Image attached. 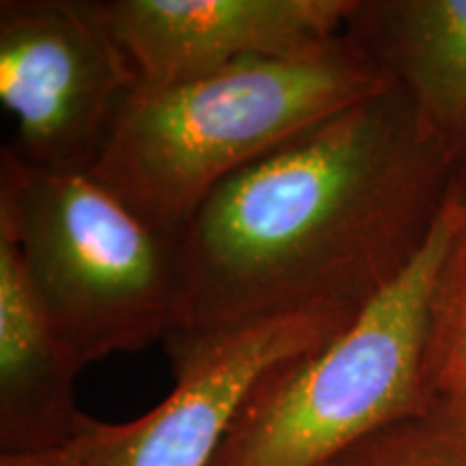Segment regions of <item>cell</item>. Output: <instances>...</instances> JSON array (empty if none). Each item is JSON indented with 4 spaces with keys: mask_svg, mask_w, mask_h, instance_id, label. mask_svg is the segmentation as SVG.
Returning a JSON list of instances; mask_svg holds the SVG:
<instances>
[{
    "mask_svg": "<svg viewBox=\"0 0 466 466\" xmlns=\"http://www.w3.org/2000/svg\"><path fill=\"white\" fill-rule=\"evenodd\" d=\"M460 203L441 145L398 85L218 186L177 236L182 322L208 335L357 313L421 258Z\"/></svg>",
    "mask_w": 466,
    "mask_h": 466,
    "instance_id": "obj_1",
    "label": "cell"
},
{
    "mask_svg": "<svg viewBox=\"0 0 466 466\" xmlns=\"http://www.w3.org/2000/svg\"><path fill=\"white\" fill-rule=\"evenodd\" d=\"M387 86V74L341 33L294 55L137 89L89 173L177 238L231 175Z\"/></svg>",
    "mask_w": 466,
    "mask_h": 466,
    "instance_id": "obj_2",
    "label": "cell"
},
{
    "mask_svg": "<svg viewBox=\"0 0 466 466\" xmlns=\"http://www.w3.org/2000/svg\"><path fill=\"white\" fill-rule=\"evenodd\" d=\"M0 236L83 367L179 329L177 238L145 223L91 173L35 168L5 145Z\"/></svg>",
    "mask_w": 466,
    "mask_h": 466,
    "instance_id": "obj_3",
    "label": "cell"
},
{
    "mask_svg": "<svg viewBox=\"0 0 466 466\" xmlns=\"http://www.w3.org/2000/svg\"><path fill=\"white\" fill-rule=\"evenodd\" d=\"M462 212H447L421 258L348 329L268 367L212 466H326L367 434L432 406L423 374L430 299Z\"/></svg>",
    "mask_w": 466,
    "mask_h": 466,
    "instance_id": "obj_4",
    "label": "cell"
},
{
    "mask_svg": "<svg viewBox=\"0 0 466 466\" xmlns=\"http://www.w3.org/2000/svg\"><path fill=\"white\" fill-rule=\"evenodd\" d=\"M357 316L309 311L220 333L168 335L162 346L173 389L158 406L124 423L86 415L66 445L0 456V466H212L244 395L268 367L333 339Z\"/></svg>",
    "mask_w": 466,
    "mask_h": 466,
    "instance_id": "obj_5",
    "label": "cell"
},
{
    "mask_svg": "<svg viewBox=\"0 0 466 466\" xmlns=\"http://www.w3.org/2000/svg\"><path fill=\"white\" fill-rule=\"evenodd\" d=\"M137 86L102 0L0 3V102L26 165L89 173Z\"/></svg>",
    "mask_w": 466,
    "mask_h": 466,
    "instance_id": "obj_6",
    "label": "cell"
},
{
    "mask_svg": "<svg viewBox=\"0 0 466 466\" xmlns=\"http://www.w3.org/2000/svg\"><path fill=\"white\" fill-rule=\"evenodd\" d=\"M357 0H102L137 89L182 83L248 58L339 37Z\"/></svg>",
    "mask_w": 466,
    "mask_h": 466,
    "instance_id": "obj_7",
    "label": "cell"
},
{
    "mask_svg": "<svg viewBox=\"0 0 466 466\" xmlns=\"http://www.w3.org/2000/svg\"><path fill=\"white\" fill-rule=\"evenodd\" d=\"M343 33L410 97L466 208V0H357Z\"/></svg>",
    "mask_w": 466,
    "mask_h": 466,
    "instance_id": "obj_8",
    "label": "cell"
},
{
    "mask_svg": "<svg viewBox=\"0 0 466 466\" xmlns=\"http://www.w3.org/2000/svg\"><path fill=\"white\" fill-rule=\"evenodd\" d=\"M83 370L15 247L0 236V456L48 453L78 432L86 417L76 401Z\"/></svg>",
    "mask_w": 466,
    "mask_h": 466,
    "instance_id": "obj_9",
    "label": "cell"
},
{
    "mask_svg": "<svg viewBox=\"0 0 466 466\" xmlns=\"http://www.w3.org/2000/svg\"><path fill=\"white\" fill-rule=\"evenodd\" d=\"M423 374L432 404L466 419V208L434 279Z\"/></svg>",
    "mask_w": 466,
    "mask_h": 466,
    "instance_id": "obj_10",
    "label": "cell"
},
{
    "mask_svg": "<svg viewBox=\"0 0 466 466\" xmlns=\"http://www.w3.org/2000/svg\"><path fill=\"white\" fill-rule=\"evenodd\" d=\"M326 466H466V419L432 404L367 434Z\"/></svg>",
    "mask_w": 466,
    "mask_h": 466,
    "instance_id": "obj_11",
    "label": "cell"
}]
</instances>
